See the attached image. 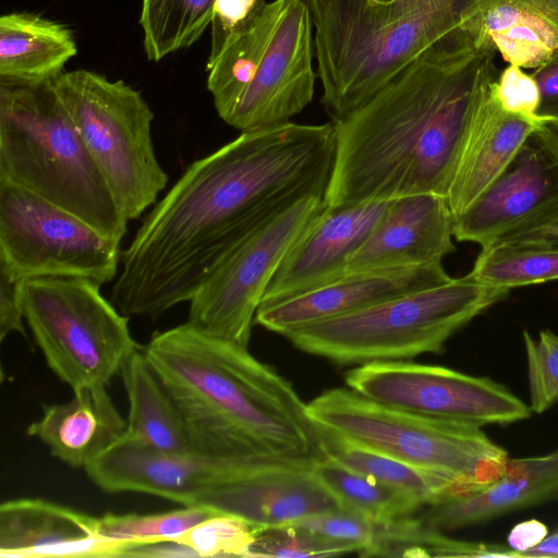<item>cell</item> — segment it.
I'll return each mask as SVG.
<instances>
[{
    "instance_id": "5",
    "label": "cell",
    "mask_w": 558,
    "mask_h": 558,
    "mask_svg": "<svg viewBox=\"0 0 558 558\" xmlns=\"http://www.w3.org/2000/svg\"><path fill=\"white\" fill-rule=\"evenodd\" d=\"M0 181L25 189L121 242L128 219L52 82L0 85Z\"/></svg>"
},
{
    "instance_id": "8",
    "label": "cell",
    "mask_w": 558,
    "mask_h": 558,
    "mask_svg": "<svg viewBox=\"0 0 558 558\" xmlns=\"http://www.w3.org/2000/svg\"><path fill=\"white\" fill-rule=\"evenodd\" d=\"M51 82L121 211L138 218L168 182L153 145V110L122 80L93 71L62 72Z\"/></svg>"
},
{
    "instance_id": "31",
    "label": "cell",
    "mask_w": 558,
    "mask_h": 558,
    "mask_svg": "<svg viewBox=\"0 0 558 558\" xmlns=\"http://www.w3.org/2000/svg\"><path fill=\"white\" fill-rule=\"evenodd\" d=\"M217 513L219 511L205 506H184L154 514L107 513L98 518V527L104 537L123 544L126 551L140 545L174 541L180 534Z\"/></svg>"
},
{
    "instance_id": "24",
    "label": "cell",
    "mask_w": 558,
    "mask_h": 558,
    "mask_svg": "<svg viewBox=\"0 0 558 558\" xmlns=\"http://www.w3.org/2000/svg\"><path fill=\"white\" fill-rule=\"evenodd\" d=\"M462 26L523 69L558 53V0H482Z\"/></svg>"
},
{
    "instance_id": "9",
    "label": "cell",
    "mask_w": 558,
    "mask_h": 558,
    "mask_svg": "<svg viewBox=\"0 0 558 558\" xmlns=\"http://www.w3.org/2000/svg\"><path fill=\"white\" fill-rule=\"evenodd\" d=\"M24 318L56 376L73 391L104 389L137 349L123 315L82 278L23 281Z\"/></svg>"
},
{
    "instance_id": "40",
    "label": "cell",
    "mask_w": 558,
    "mask_h": 558,
    "mask_svg": "<svg viewBox=\"0 0 558 558\" xmlns=\"http://www.w3.org/2000/svg\"><path fill=\"white\" fill-rule=\"evenodd\" d=\"M548 534V529L542 521L524 520L510 530L507 545L513 550L514 558H522L525 551L537 546Z\"/></svg>"
},
{
    "instance_id": "36",
    "label": "cell",
    "mask_w": 558,
    "mask_h": 558,
    "mask_svg": "<svg viewBox=\"0 0 558 558\" xmlns=\"http://www.w3.org/2000/svg\"><path fill=\"white\" fill-rule=\"evenodd\" d=\"M294 523L331 542L349 546L360 556L369 547L377 525V521L345 508L308 517Z\"/></svg>"
},
{
    "instance_id": "11",
    "label": "cell",
    "mask_w": 558,
    "mask_h": 558,
    "mask_svg": "<svg viewBox=\"0 0 558 558\" xmlns=\"http://www.w3.org/2000/svg\"><path fill=\"white\" fill-rule=\"evenodd\" d=\"M326 207L323 195L299 199L238 244L191 299L186 323L243 347L281 263Z\"/></svg>"
},
{
    "instance_id": "15",
    "label": "cell",
    "mask_w": 558,
    "mask_h": 558,
    "mask_svg": "<svg viewBox=\"0 0 558 558\" xmlns=\"http://www.w3.org/2000/svg\"><path fill=\"white\" fill-rule=\"evenodd\" d=\"M260 465L267 464L241 463L198 452L163 451L123 434L85 470L108 493H144L196 506L242 472Z\"/></svg>"
},
{
    "instance_id": "42",
    "label": "cell",
    "mask_w": 558,
    "mask_h": 558,
    "mask_svg": "<svg viewBox=\"0 0 558 558\" xmlns=\"http://www.w3.org/2000/svg\"><path fill=\"white\" fill-rule=\"evenodd\" d=\"M521 238L558 239V222H556V223H554V225H551L549 227H546L544 229H541V230H537V231H534V232H531V233H526V234L521 235V236L515 238V239H521ZM512 240H514V239H512Z\"/></svg>"
},
{
    "instance_id": "13",
    "label": "cell",
    "mask_w": 558,
    "mask_h": 558,
    "mask_svg": "<svg viewBox=\"0 0 558 558\" xmlns=\"http://www.w3.org/2000/svg\"><path fill=\"white\" fill-rule=\"evenodd\" d=\"M558 222V122L545 120L495 182L453 218L458 241L482 248Z\"/></svg>"
},
{
    "instance_id": "30",
    "label": "cell",
    "mask_w": 558,
    "mask_h": 558,
    "mask_svg": "<svg viewBox=\"0 0 558 558\" xmlns=\"http://www.w3.org/2000/svg\"><path fill=\"white\" fill-rule=\"evenodd\" d=\"M313 472L341 508L377 522L413 515L424 506L412 495L345 469L327 457L316 463Z\"/></svg>"
},
{
    "instance_id": "2",
    "label": "cell",
    "mask_w": 558,
    "mask_h": 558,
    "mask_svg": "<svg viewBox=\"0 0 558 558\" xmlns=\"http://www.w3.org/2000/svg\"><path fill=\"white\" fill-rule=\"evenodd\" d=\"M496 52L461 25L331 121L336 150L326 206L426 193L447 197L474 113L499 76Z\"/></svg>"
},
{
    "instance_id": "6",
    "label": "cell",
    "mask_w": 558,
    "mask_h": 558,
    "mask_svg": "<svg viewBox=\"0 0 558 558\" xmlns=\"http://www.w3.org/2000/svg\"><path fill=\"white\" fill-rule=\"evenodd\" d=\"M510 289L472 272L284 335L299 350L341 365L404 361L439 353L458 330Z\"/></svg>"
},
{
    "instance_id": "4",
    "label": "cell",
    "mask_w": 558,
    "mask_h": 558,
    "mask_svg": "<svg viewBox=\"0 0 558 558\" xmlns=\"http://www.w3.org/2000/svg\"><path fill=\"white\" fill-rule=\"evenodd\" d=\"M482 0H306L322 82L335 121L371 98Z\"/></svg>"
},
{
    "instance_id": "35",
    "label": "cell",
    "mask_w": 558,
    "mask_h": 558,
    "mask_svg": "<svg viewBox=\"0 0 558 558\" xmlns=\"http://www.w3.org/2000/svg\"><path fill=\"white\" fill-rule=\"evenodd\" d=\"M267 3L266 0H216L207 70L234 40L258 22Z\"/></svg>"
},
{
    "instance_id": "7",
    "label": "cell",
    "mask_w": 558,
    "mask_h": 558,
    "mask_svg": "<svg viewBox=\"0 0 558 558\" xmlns=\"http://www.w3.org/2000/svg\"><path fill=\"white\" fill-rule=\"evenodd\" d=\"M306 410L320 428L404 462L451 474L469 489L501 475L509 459L507 450L480 426L403 412L350 388L327 390Z\"/></svg>"
},
{
    "instance_id": "19",
    "label": "cell",
    "mask_w": 558,
    "mask_h": 558,
    "mask_svg": "<svg viewBox=\"0 0 558 558\" xmlns=\"http://www.w3.org/2000/svg\"><path fill=\"white\" fill-rule=\"evenodd\" d=\"M450 279L441 263L347 274L310 292L259 307L254 322L284 336L299 327L354 313Z\"/></svg>"
},
{
    "instance_id": "26",
    "label": "cell",
    "mask_w": 558,
    "mask_h": 558,
    "mask_svg": "<svg viewBox=\"0 0 558 558\" xmlns=\"http://www.w3.org/2000/svg\"><path fill=\"white\" fill-rule=\"evenodd\" d=\"M119 374L129 402L124 435L163 451L196 452L180 409L143 349L128 355Z\"/></svg>"
},
{
    "instance_id": "23",
    "label": "cell",
    "mask_w": 558,
    "mask_h": 558,
    "mask_svg": "<svg viewBox=\"0 0 558 558\" xmlns=\"http://www.w3.org/2000/svg\"><path fill=\"white\" fill-rule=\"evenodd\" d=\"M126 421L106 388L73 391L70 401L48 404L27 434L44 442L51 454L74 468H86L125 432Z\"/></svg>"
},
{
    "instance_id": "29",
    "label": "cell",
    "mask_w": 558,
    "mask_h": 558,
    "mask_svg": "<svg viewBox=\"0 0 558 558\" xmlns=\"http://www.w3.org/2000/svg\"><path fill=\"white\" fill-rule=\"evenodd\" d=\"M216 0H142L140 25L147 60L165 57L196 43L211 22Z\"/></svg>"
},
{
    "instance_id": "41",
    "label": "cell",
    "mask_w": 558,
    "mask_h": 558,
    "mask_svg": "<svg viewBox=\"0 0 558 558\" xmlns=\"http://www.w3.org/2000/svg\"><path fill=\"white\" fill-rule=\"evenodd\" d=\"M522 558H558V529L537 546L525 551Z\"/></svg>"
},
{
    "instance_id": "14",
    "label": "cell",
    "mask_w": 558,
    "mask_h": 558,
    "mask_svg": "<svg viewBox=\"0 0 558 558\" xmlns=\"http://www.w3.org/2000/svg\"><path fill=\"white\" fill-rule=\"evenodd\" d=\"M274 21L252 78L222 119L241 132L290 121L313 100L314 26L306 0H275Z\"/></svg>"
},
{
    "instance_id": "3",
    "label": "cell",
    "mask_w": 558,
    "mask_h": 558,
    "mask_svg": "<svg viewBox=\"0 0 558 558\" xmlns=\"http://www.w3.org/2000/svg\"><path fill=\"white\" fill-rule=\"evenodd\" d=\"M173 398L198 453L250 464L314 465L318 427L292 384L243 347L186 322L143 348Z\"/></svg>"
},
{
    "instance_id": "37",
    "label": "cell",
    "mask_w": 558,
    "mask_h": 558,
    "mask_svg": "<svg viewBox=\"0 0 558 558\" xmlns=\"http://www.w3.org/2000/svg\"><path fill=\"white\" fill-rule=\"evenodd\" d=\"M522 69L514 64L504 69L494 84V95L507 112L532 121L546 120L536 114L541 101L538 85Z\"/></svg>"
},
{
    "instance_id": "20",
    "label": "cell",
    "mask_w": 558,
    "mask_h": 558,
    "mask_svg": "<svg viewBox=\"0 0 558 558\" xmlns=\"http://www.w3.org/2000/svg\"><path fill=\"white\" fill-rule=\"evenodd\" d=\"M125 546L99 533L98 518L39 498L0 506L2 558L122 557Z\"/></svg>"
},
{
    "instance_id": "34",
    "label": "cell",
    "mask_w": 558,
    "mask_h": 558,
    "mask_svg": "<svg viewBox=\"0 0 558 558\" xmlns=\"http://www.w3.org/2000/svg\"><path fill=\"white\" fill-rule=\"evenodd\" d=\"M353 550L324 538L298 523L256 526L248 557H328Z\"/></svg>"
},
{
    "instance_id": "32",
    "label": "cell",
    "mask_w": 558,
    "mask_h": 558,
    "mask_svg": "<svg viewBox=\"0 0 558 558\" xmlns=\"http://www.w3.org/2000/svg\"><path fill=\"white\" fill-rule=\"evenodd\" d=\"M256 525L219 512L180 534L174 542L190 548L196 557H248Z\"/></svg>"
},
{
    "instance_id": "22",
    "label": "cell",
    "mask_w": 558,
    "mask_h": 558,
    "mask_svg": "<svg viewBox=\"0 0 558 558\" xmlns=\"http://www.w3.org/2000/svg\"><path fill=\"white\" fill-rule=\"evenodd\" d=\"M496 81L474 113L452 174L446 198L453 218L495 182L523 142L545 121H532L504 110L494 95Z\"/></svg>"
},
{
    "instance_id": "38",
    "label": "cell",
    "mask_w": 558,
    "mask_h": 558,
    "mask_svg": "<svg viewBox=\"0 0 558 558\" xmlns=\"http://www.w3.org/2000/svg\"><path fill=\"white\" fill-rule=\"evenodd\" d=\"M24 319L21 283L0 271V340L11 332L26 337Z\"/></svg>"
},
{
    "instance_id": "33",
    "label": "cell",
    "mask_w": 558,
    "mask_h": 558,
    "mask_svg": "<svg viewBox=\"0 0 558 558\" xmlns=\"http://www.w3.org/2000/svg\"><path fill=\"white\" fill-rule=\"evenodd\" d=\"M529 401L532 413L542 414L558 404V335L549 329L537 337L523 331Z\"/></svg>"
},
{
    "instance_id": "18",
    "label": "cell",
    "mask_w": 558,
    "mask_h": 558,
    "mask_svg": "<svg viewBox=\"0 0 558 558\" xmlns=\"http://www.w3.org/2000/svg\"><path fill=\"white\" fill-rule=\"evenodd\" d=\"M315 465L278 463L248 469L196 506L240 517L256 526L294 523L341 508L315 476Z\"/></svg>"
},
{
    "instance_id": "27",
    "label": "cell",
    "mask_w": 558,
    "mask_h": 558,
    "mask_svg": "<svg viewBox=\"0 0 558 558\" xmlns=\"http://www.w3.org/2000/svg\"><path fill=\"white\" fill-rule=\"evenodd\" d=\"M318 430L325 457L345 469L410 494L424 505L447 494L469 489L451 474L404 462L320 427Z\"/></svg>"
},
{
    "instance_id": "25",
    "label": "cell",
    "mask_w": 558,
    "mask_h": 558,
    "mask_svg": "<svg viewBox=\"0 0 558 558\" xmlns=\"http://www.w3.org/2000/svg\"><path fill=\"white\" fill-rule=\"evenodd\" d=\"M76 53L73 32L65 24L29 12L0 17V85L50 82Z\"/></svg>"
},
{
    "instance_id": "17",
    "label": "cell",
    "mask_w": 558,
    "mask_h": 558,
    "mask_svg": "<svg viewBox=\"0 0 558 558\" xmlns=\"http://www.w3.org/2000/svg\"><path fill=\"white\" fill-rule=\"evenodd\" d=\"M447 198L426 193L393 198L371 234L350 257L347 274L441 263L454 251Z\"/></svg>"
},
{
    "instance_id": "1",
    "label": "cell",
    "mask_w": 558,
    "mask_h": 558,
    "mask_svg": "<svg viewBox=\"0 0 558 558\" xmlns=\"http://www.w3.org/2000/svg\"><path fill=\"white\" fill-rule=\"evenodd\" d=\"M336 150L332 122L241 132L193 161L121 253L110 294L125 316L158 318L190 302L247 235L301 198L323 195Z\"/></svg>"
},
{
    "instance_id": "21",
    "label": "cell",
    "mask_w": 558,
    "mask_h": 558,
    "mask_svg": "<svg viewBox=\"0 0 558 558\" xmlns=\"http://www.w3.org/2000/svg\"><path fill=\"white\" fill-rule=\"evenodd\" d=\"M555 500H558V448L546 454L509 458L504 472L494 481L424 505L418 518L445 532L480 525Z\"/></svg>"
},
{
    "instance_id": "12",
    "label": "cell",
    "mask_w": 558,
    "mask_h": 558,
    "mask_svg": "<svg viewBox=\"0 0 558 558\" xmlns=\"http://www.w3.org/2000/svg\"><path fill=\"white\" fill-rule=\"evenodd\" d=\"M344 380L372 401L433 420L483 427L521 422L532 413L505 385L439 365L375 361L350 369Z\"/></svg>"
},
{
    "instance_id": "10",
    "label": "cell",
    "mask_w": 558,
    "mask_h": 558,
    "mask_svg": "<svg viewBox=\"0 0 558 558\" xmlns=\"http://www.w3.org/2000/svg\"><path fill=\"white\" fill-rule=\"evenodd\" d=\"M120 257V242L69 210L0 181V271L11 280L68 277L101 287L116 278Z\"/></svg>"
},
{
    "instance_id": "16",
    "label": "cell",
    "mask_w": 558,
    "mask_h": 558,
    "mask_svg": "<svg viewBox=\"0 0 558 558\" xmlns=\"http://www.w3.org/2000/svg\"><path fill=\"white\" fill-rule=\"evenodd\" d=\"M391 201H368L339 208L326 206L281 263L259 307L310 292L345 276L350 257L371 234Z\"/></svg>"
},
{
    "instance_id": "39",
    "label": "cell",
    "mask_w": 558,
    "mask_h": 558,
    "mask_svg": "<svg viewBox=\"0 0 558 558\" xmlns=\"http://www.w3.org/2000/svg\"><path fill=\"white\" fill-rule=\"evenodd\" d=\"M532 76L541 94L537 117L558 122V53L534 69Z\"/></svg>"
},
{
    "instance_id": "28",
    "label": "cell",
    "mask_w": 558,
    "mask_h": 558,
    "mask_svg": "<svg viewBox=\"0 0 558 558\" xmlns=\"http://www.w3.org/2000/svg\"><path fill=\"white\" fill-rule=\"evenodd\" d=\"M471 272L508 289L558 279V239L521 238L482 248Z\"/></svg>"
}]
</instances>
